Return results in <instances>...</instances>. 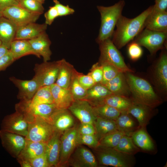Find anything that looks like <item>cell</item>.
<instances>
[{"mask_svg":"<svg viewBox=\"0 0 167 167\" xmlns=\"http://www.w3.org/2000/svg\"><path fill=\"white\" fill-rule=\"evenodd\" d=\"M153 5L150 6L135 17L130 19L122 15L118 20L116 29L112 35V41L118 49L133 40L145 28L148 15L152 11Z\"/></svg>","mask_w":167,"mask_h":167,"instance_id":"cell-1","label":"cell"},{"mask_svg":"<svg viewBox=\"0 0 167 167\" xmlns=\"http://www.w3.org/2000/svg\"><path fill=\"white\" fill-rule=\"evenodd\" d=\"M124 73L132 96L131 99L134 101L152 109L161 104L162 101L161 98L147 80L131 72Z\"/></svg>","mask_w":167,"mask_h":167,"instance_id":"cell-2","label":"cell"},{"mask_svg":"<svg viewBox=\"0 0 167 167\" xmlns=\"http://www.w3.org/2000/svg\"><path fill=\"white\" fill-rule=\"evenodd\" d=\"M125 5L124 1L122 0L109 6H97L101 15V20L98 35L96 39L98 44L111 38L117 21L122 15Z\"/></svg>","mask_w":167,"mask_h":167,"instance_id":"cell-3","label":"cell"},{"mask_svg":"<svg viewBox=\"0 0 167 167\" xmlns=\"http://www.w3.org/2000/svg\"><path fill=\"white\" fill-rule=\"evenodd\" d=\"M92 149L98 165L131 167L135 164L134 155L120 152L113 148L99 145Z\"/></svg>","mask_w":167,"mask_h":167,"instance_id":"cell-4","label":"cell"},{"mask_svg":"<svg viewBox=\"0 0 167 167\" xmlns=\"http://www.w3.org/2000/svg\"><path fill=\"white\" fill-rule=\"evenodd\" d=\"M15 111L24 114L28 122L36 118H40L52 123V117L58 109L54 104L35 105L29 101H20L16 104Z\"/></svg>","mask_w":167,"mask_h":167,"instance_id":"cell-5","label":"cell"},{"mask_svg":"<svg viewBox=\"0 0 167 167\" xmlns=\"http://www.w3.org/2000/svg\"><path fill=\"white\" fill-rule=\"evenodd\" d=\"M98 44L100 51L99 63L111 64L121 72H133L126 65L121 53L111 38L106 39Z\"/></svg>","mask_w":167,"mask_h":167,"instance_id":"cell-6","label":"cell"},{"mask_svg":"<svg viewBox=\"0 0 167 167\" xmlns=\"http://www.w3.org/2000/svg\"><path fill=\"white\" fill-rule=\"evenodd\" d=\"M56 130L54 125L45 119L36 118L28 122L26 140L47 143Z\"/></svg>","mask_w":167,"mask_h":167,"instance_id":"cell-7","label":"cell"},{"mask_svg":"<svg viewBox=\"0 0 167 167\" xmlns=\"http://www.w3.org/2000/svg\"><path fill=\"white\" fill-rule=\"evenodd\" d=\"M133 41L146 48L151 55L165 47L167 32L143 29Z\"/></svg>","mask_w":167,"mask_h":167,"instance_id":"cell-8","label":"cell"},{"mask_svg":"<svg viewBox=\"0 0 167 167\" xmlns=\"http://www.w3.org/2000/svg\"><path fill=\"white\" fill-rule=\"evenodd\" d=\"M78 126L75 125L64 131L61 137L60 151L57 167L66 166L68 160L79 145Z\"/></svg>","mask_w":167,"mask_h":167,"instance_id":"cell-9","label":"cell"},{"mask_svg":"<svg viewBox=\"0 0 167 167\" xmlns=\"http://www.w3.org/2000/svg\"><path fill=\"white\" fill-rule=\"evenodd\" d=\"M60 63V60L36 64L34 69L35 74L33 79L37 82L40 87L50 86L55 83Z\"/></svg>","mask_w":167,"mask_h":167,"instance_id":"cell-10","label":"cell"},{"mask_svg":"<svg viewBox=\"0 0 167 167\" xmlns=\"http://www.w3.org/2000/svg\"><path fill=\"white\" fill-rule=\"evenodd\" d=\"M1 130L18 134L25 137L28 133V122L24 115L15 111L5 116L1 124Z\"/></svg>","mask_w":167,"mask_h":167,"instance_id":"cell-11","label":"cell"},{"mask_svg":"<svg viewBox=\"0 0 167 167\" xmlns=\"http://www.w3.org/2000/svg\"><path fill=\"white\" fill-rule=\"evenodd\" d=\"M66 166L96 167L98 164L94 154L87 148L82 145H79L70 156Z\"/></svg>","mask_w":167,"mask_h":167,"instance_id":"cell-12","label":"cell"},{"mask_svg":"<svg viewBox=\"0 0 167 167\" xmlns=\"http://www.w3.org/2000/svg\"><path fill=\"white\" fill-rule=\"evenodd\" d=\"M0 139L2 146L13 157L17 158L24 148L25 137L15 133L0 130Z\"/></svg>","mask_w":167,"mask_h":167,"instance_id":"cell-13","label":"cell"},{"mask_svg":"<svg viewBox=\"0 0 167 167\" xmlns=\"http://www.w3.org/2000/svg\"><path fill=\"white\" fill-rule=\"evenodd\" d=\"M2 13L3 16L13 22L18 27L36 22L41 15L29 12L19 5L8 7Z\"/></svg>","mask_w":167,"mask_h":167,"instance_id":"cell-14","label":"cell"},{"mask_svg":"<svg viewBox=\"0 0 167 167\" xmlns=\"http://www.w3.org/2000/svg\"><path fill=\"white\" fill-rule=\"evenodd\" d=\"M68 109L81 123L93 124L96 117L91 105L84 100H74Z\"/></svg>","mask_w":167,"mask_h":167,"instance_id":"cell-15","label":"cell"},{"mask_svg":"<svg viewBox=\"0 0 167 167\" xmlns=\"http://www.w3.org/2000/svg\"><path fill=\"white\" fill-rule=\"evenodd\" d=\"M9 79L18 88L19 92L17 97L20 101L31 100L40 87L37 82L33 78L30 80H24L12 76Z\"/></svg>","mask_w":167,"mask_h":167,"instance_id":"cell-16","label":"cell"},{"mask_svg":"<svg viewBox=\"0 0 167 167\" xmlns=\"http://www.w3.org/2000/svg\"><path fill=\"white\" fill-rule=\"evenodd\" d=\"M28 41L37 57L40 58L42 56L44 62L50 60L52 53L50 47L51 42L46 31L37 37Z\"/></svg>","mask_w":167,"mask_h":167,"instance_id":"cell-17","label":"cell"},{"mask_svg":"<svg viewBox=\"0 0 167 167\" xmlns=\"http://www.w3.org/2000/svg\"><path fill=\"white\" fill-rule=\"evenodd\" d=\"M154 79L156 85L161 92L167 90V54L165 51L161 54L155 67Z\"/></svg>","mask_w":167,"mask_h":167,"instance_id":"cell-18","label":"cell"},{"mask_svg":"<svg viewBox=\"0 0 167 167\" xmlns=\"http://www.w3.org/2000/svg\"><path fill=\"white\" fill-rule=\"evenodd\" d=\"M62 133L56 130L46 143L45 153L49 167H57L60 151V139Z\"/></svg>","mask_w":167,"mask_h":167,"instance_id":"cell-19","label":"cell"},{"mask_svg":"<svg viewBox=\"0 0 167 167\" xmlns=\"http://www.w3.org/2000/svg\"><path fill=\"white\" fill-rule=\"evenodd\" d=\"M54 104L59 109H68L74 100L69 89L60 87L55 83L50 86Z\"/></svg>","mask_w":167,"mask_h":167,"instance_id":"cell-20","label":"cell"},{"mask_svg":"<svg viewBox=\"0 0 167 167\" xmlns=\"http://www.w3.org/2000/svg\"><path fill=\"white\" fill-rule=\"evenodd\" d=\"M145 28L154 31L167 32V11L154 9L147 18Z\"/></svg>","mask_w":167,"mask_h":167,"instance_id":"cell-21","label":"cell"},{"mask_svg":"<svg viewBox=\"0 0 167 167\" xmlns=\"http://www.w3.org/2000/svg\"><path fill=\"white\" fill-rule=\"evenodd\" d=\"M133 101L132 104L127 112L136 119L139 128L145 129L153 116V109Z\"/></svg>","mask_w":167,"mask_h":167,"instance_id":"cell-22","label":"cell"},{"mask_svg":"<svg viewBox=\"0 0 167 167\" xmlns=\"http://www.w3.org/2000/svg\"><path fill=\"white\" fill-rule=\"evenodd\" d=\"M47 25L42 24L30 23L19 26L16 32L15 39L30 40L34 38L45 31Z\"/></svg>","mask_w":167,"mask_h":167,"instance_id":"cell-23","label":"cell"},{"mask_svg":"<svg viewBox=\"0 0 167 167\" xmlns=\"http://www.w3.org/2000/svg\"><path fill=\"white\" fill-rule=\"evenodd\" d=\"M18 27L9 19L3 16L0 18V40L2 44L9 49L11 43L15 39Z\"/></svg>","mask_w":167,"mask_h":167,"instance_id":"cell-24","label":"cell"},{"mask_svg":"<svg viewBox=\"0 0 167 167\" xmlns=\"http://www.w3.org/2000/svg\"><path fill=\"white\" fill-rule=\"evenodd\" d=\"M76 71L74 66L65 59L60 60L58 74L55 83L60 87L69 89Z\"/></svg>","mask_w":167,"mask_h":167,"instance_id":"cell-25","label":"cell"},{"mask_svg":"<svg viewBox=\"0 0 167 167\" xmlns=\"http://www.w3.org/2000/svg\"><path fill=\"white\" fill-rule=\"evenodd\" d=\"M104 85L113 94L128 97L131 95L124 73L120 72Z\"/></svg>","mask_w":167,"mask_h":167,"instance_id":"cell-26","label":"cell"},{"mask_svg":"<svg viewBox=\"0 0 167 167\" xmlns=\"http://www.w3.org/2000/svg\"><path fill=\"white\" fill-rule=\"evenodd\" d=\"M52 119L55 129L61 132H63L74 125V118L68 109H57Z\"/></svg>","mask_w":167,"mask_h":167,"instance_id":"cell-27","label":"cell"},{"mask_svg":"<svg viewBox=\"0 0 167 167\" xmlns=\"http://www.w3.org/2000/svg\"><path fill=\"white\" fill-rule=\"evenodd\" d=\"M46 144V143L26 139L24 147L16 159L29 161L31 159L44 154L45 152Z\"/></svg>","mask_w":167,"mask_h":167,"instance_id":"cell-28","label":"cell"},{"mask_svg":"<svg viewBox=\"0 0 167 167\" xmlns=\"http://www.w3.org/2000/svg\"><path fill=\"white\" fill-rule=\"evenodd\" d=\"M133 102L131 98L112 94L92 105L97 103H104L115 108L121 113L127 112Z\"/></svg>","mask_w":167,"mask_h":167,"instance_id":"cell-29","label":"cell"},{"mask_svg":"<svg viewBox=\"0 0 167 167\" xmlns=\"http://www.w3.org/2000/svg\"><path fill=\"white\" fill-rule=\"evenodd\" d=\"M10 51L15 60L27 55H37L28 40L15 39L11 43Z\"/></svg>","mask_w":167,"mask_h":167,"instance_id":"cell-30","label":"cell"},{"mask_svg":"<svg viewBox=\"0 0 167 167\" xmlns=\"http://www.w3.org/2000/svg\"><path fill=\"white\" fill-rule=\"evenodd\" d=\"M115 122L118 131L128 136H131L138 127L139 128L131 115L127 112H121Z\"/></svg>","mask_w":167,"mask_h":167,"instance_id":"cell-31","label":"cell"},{"mask_svg":"<svg viewBox=\"0 0 167 167\" xmlns=\"http://www.w3.org/2000/svg\"><path fill=\"white\" fill-rule=\"evenodd\" d=\"M134 143L139 148L144 151H150L154 149V145L145 128H139L131 136Z\"/></svg>","mask_w":167,"mask_h":167,"instance_id":"cell-32","label":"cell"},{"mask_svg":"<svg viewBox=\"0 0 167 167\" xmlns=\"http://www.w3.org/2000/svg\"><path fill=\"white\" fill-rule=\"evenodd\" d=\"M93 125L98 140L105 135L118 130L115 121L113 120L97 117Z\"/></svg>","mask_w":167,"mask_h":167,"instance_id":"cell-33","label":"cell"},{"mask_svg":"<svg viewBox=\"0 0 167 167\" xmlns=\"http://www.w3.org/2000/svg\"><path fill=\"white\" fill-rule=\"evenodd\" d=\"M112 94L105 86L101 83H97L87 90L86 96L83 100L92 105Z\"/></svg>","mask_w":167,"mask_h":167,"instance_id":"cell-34","label":"cell"},{"mask_svg":"<svg viewBox=\"0 0 167 167\" xmlns=\"http://www.w3.org/2000/svg\"><path fill=\"white\" fill-rule=\"evenodd\" d=\"M91 105L96 117L115 121L121 113L115 108L105 104L97 103Z\"/></svg>","mask_w":167,"mask_h":167,"instance_id":"cell-35","label":"cell"},{"mask_svg":"<svg viewBox=\"0 0 167 167\" xmlns=\"http://www.w3.org/2000/svg\"><path fill=\"white\" fill-rule=\"evenodd\" d=\"M30 101L35 105L54 103L50 86L40 87Z\"/></svg>","mask_w":167,"mask_h":167,"instance_id":"cell-36","label":"cell"},{"mask_svg":"<svg viewBox=\"0 0 167 167\" xmlns=\"http://www.w3.org/2000/svg\"><path fill=\"white\" fill-rule=\"evenodd\" d=\"M113 148L120 152L133 155L139 151L131 136L125 135L122 136L117 145Z\"/></svg>","mask_w":167,"mask_h":167,"instance_id":"cell-37","label":"cell"},{"mask_svg":"<svg viewBox=\"0 0 167 167\" xmlns=\"http://www.w3.org/2000/svg\"><path fill=\"white\" fill-rule=\"evenodd\" d=\"M79 73L77 71L76 72L69 89L74 100H83L87 94V90L83 88L79 82Z\"/></svg>","mask_w":167,"mask_h":167,"instance_id":"cell-38","label":"cell"},{"mask_svg":"<svg viewBox=\"0 0 167 167\" xmlns=\"http://www.w3.org/2000/svg\"><path fill=\"white\" fill-rule=\"evenodd\" d=\"M125 135L122 132L117 131L108 134L99 140V145L102 146L114 148L118 144L120 139Z\"/></svg>","mask_w":167,"mask_h":167,"instance_id":"cell-39","label":"cell"},{"mask_svg":"<svg viewBox=\"0 0 167 167\" xmlns=\"http://www.w3.org/2000/svg\"><path fill=\"white\" fill-rule=\"evenodd\" d=\"M19 4L21 7L31 13L41 15L44 12L42 4L36 0H22Z\"/></svg>","mask_w":167,"mask_h":167,"instance_id":"cell-40","label":"cell"},{"mask_svg":"<svg viewBox=\"0 0 167 167\" xmlns=\"http://www.w3.org/2000/svg\"><path fill=\"white\" fill-rule=\"evenodd\" d=\"M100 63L102 65L103 69V78L101 83L103 85L114 78L121 72L111 64L107 63Z\"/></svg>","mask_w":167,"mask_h":167,"instance_id":"cell-41","label":"cell"},{"mask_svg":"<svg viewBox=\"0 0 167 167\" xmlns=\"http://www.w3.org/2000/svg\"><path fill=\"white\" fill-rule=\"evenodd\" d=\"M141 46L134 41L128 45L127 52L128 56L131 59L136 61L142 56L143 51Z\"/></svg>","mask_w":167,"mask_h":167,"instance_id":"cell-42","label":"cell"},{"mask_svg":"<svg viewBox=\"0 0 167 167\" xmlns=\"http://www.w3.org/2000/svg\"><path fill=\"white\" fill-rule=\"evenodd\" d=\"M79 145H85L92 148L99 145V140L95 135H81L79 134Z\"/></svg>","mask_w":167,"mask_h":167,"instance_id":"cell-43","label":"cell"},{"mask_svg":"<svg viewBox=\"0 0 167 167\" xmlns=\"http://www.w3.org/2000/svg\"><path fill=\"white\" fill-rule=\"evenodd\" d=\"M88 74L92 77L96 84L101 83L103 78L102 65L98 62L94 64Z\"/></svg>","mask_w":167,"mask_h":167,"instance_id":"cell-44","label":"cell"},{"mask_svg":"<svg viewBox=\"0 0 167 167\" xmlns=\"http://www.w3.org/2000/svg\"><path fill=\"white\" fill-rule=\"evenodd\" d=\"M78 79L81 86L87 90L96 84L92 78L88 73L85 75L79 72Z\"/></svg>","mask_w":167,"mask_h":167,"instance_id":"cell-45","label":"cell"},{"mask_svg":"<svg viewBox=\"0 0 167 167\" xmlns=\"http://www.w3.org/2000/svg\"><path fill=\"white\" fill-rule=\"evenodd\" d=\"M54 6L56 7L59 17L66 16L73 14L75 10L68 5H64L61 3L58 0H53Z\"/></svg>","mask_w":167,"mask_h":167,"instance_id":"cell-46","label":"cell"},{"mask_svg":"<svg viewBox=\"0 0 167 167\" xmlns=\"http://www.w3.org/2000/svg\"><path fill=\"white\" fill-rule=\"evenodd\" d=\"M32 167H49L45 153L29 160Z\"/></svg>","mask_w":167,"mask_h":167,"instance_id":"cell-47","label":"cell"},{"mask_svg":"<svg viewBox=\"0 0 167 167\" xmlns=\"http://www.w3.org/2000/svg\"><path fill=\"white\" fill-rule=\"evenodd\" d=\"M45 23L47 25H51L54 20L59 17L57 10L54 6H50L49 10L44 14Z\"/></svg>","mask_w":167,"mask_h":167,"instance_id":"cell-48","label":"cell"},{"mask_svg":"<svg viewBox=\"0 0 167 167\" xmlns=\"http://www.w3.org/2000/svg\"><path fill=\"white\" fill-rule=\"evenodd\" d=\"M78 131L81 135H96V130L93 124L81 123L78 126Z\"/></svg>","mask_w":167,"mask_h":167,"instance_id":"cell-49","label":"cell"},{"mask_svg":"<svg viewBox=\"0 0 167 167\" xmlns=\"http://www.w3.org/2000/svg\"><path fill=\"white\" fill-rule=\"evenodd\" d=\"M15 61L12 54L9 51L6 55L0 58V71L5 70Z\"/></svg>","mask_w":167,"mask_h":167,"instance_id":"cell-50","label":"cell"},{"mask_svg":"<svg viewBox=\"0 0 167 167\" xmlns=\"http://www.w3.org/2000/svg\"><path fill=\"white\" fill-rule=\"evenodd\" d=\"M19 5L16 0H0V11L2 12L8 7Z\"/></svg>","mask_w":167,"mask_h":167,"instance_id":"cell-51","label":"cell"},{"mask_svg":"<svg viewBox=\"0 0 167 167\" xmlns=\"http://www.w3.org/2000/svg\"><path fill=\"white\" fill-rule=\"evenodd\" d=\"M155 2L154 9L160 11H167V0H155Z\"/></svg>","mask_w":167,"mask_h":167,"instance_id":"cell-52","label":"cell"},{"mask_svg":"<svg viewBox=\"0 0 167 167\" xmlns=\"http://www.w3.org/2000/svg\"><path fill=\"white\" fill-rule=\"evenodd\" d=\"M9 49L2 44L0 46V58L3 57L9 52Z\"/></svg>","mask_w":167,"mask_h":167,"instance_id":"cell-53","label":"cell"},{"mask_svg":"<svg viewBox=\"0 0 167 167\" xmlns=\"http://www.w3.org/2000/svg\"><path fill=\"white\" fill-rule=\"evenodd\" d=\"M17 159L21 167H32L29 161L19 159Z\"/></svg>","mask_w":167,"mask_h":167,"instance_id":"cell-54","label":"cell"},{"mask_svg":"<svg viewBox=\"0 0 167 167\" xmlns=\"http://www.w3.org/2000/svg\"><path fill=\"white\" fill-rule=\"evenodd\" d=\"M36 0L41 3L42 4L44 3L45 1V0Z\"/></svg>","mask_w":167,"mask_h":167,"instance_id":"cell-55","label":"cell"},{"mask_svg":"<svg viewBox=\"0 0 167 167\" xmlns=\"http://www.w3.org/2000/svg\"><path fill=\"white\" fill-rule=\"evenodd\" d=\"M2 16H3V15L2 12L0 11V18Z\"/></svg>","mask_w":167,"mask_h":167,"instance_id":"cell-56","label":"cell"},{"mask_svg":"<svg viewBox=\"0 0 167 167\" xmlns=\"http://www.w3.org/2000/svg\"><path fill=\"white\" fill-rule=\"evenodd\" d=\"M19 3L22 0H16Z\"/></svg>","mask_w":167,"mask_h":167,"instance_id":"cell-57","label":"cell"},{"mask_svg":"<svg viewBox=\"0 0 167 167\" xmlns=\"http://www.w3.org/2000/svg\"><path fill=\"white\" fill-rule=\"evenodd\" d=\"M2 44V41L0 40V46Z\"/></svg>","mask_w":167,"mask_h":167,"instance_id":"cell-58","label":"cell"}]
</instances>
